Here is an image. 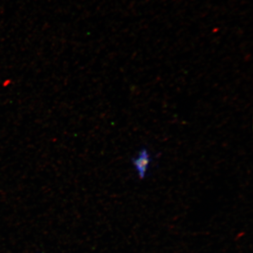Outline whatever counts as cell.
<instances>
[{
    "mask_svg": "<svg viewBox=\"0 0 253 253\" xmlns=\"http://www.w3.org/2000/svg\"><path fill=\"white\" fill-rule=\"evenodd\" d=\"M151 162V155L146 148H141L136 157L131 159V164L135 169L139 179H144L147 175Z\"/></svg>",
    "mask_w": 253,
    "mask_h": 253,
    "instance_id": "obj_1",
    "label": "cell"
}]
</instances>
